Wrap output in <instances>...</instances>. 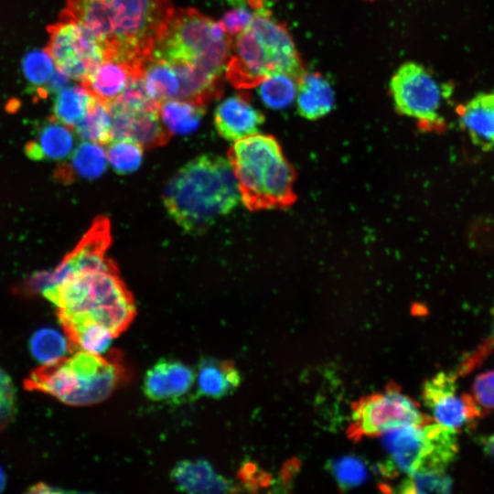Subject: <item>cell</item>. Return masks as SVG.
Masks as SVG:
<instances>
[{
	"instance_id": "obj_34",
	"label": "cell",
	"mask_w": 494,
	"mask_h": 494,
	"mask_svg": "<svg viewBox=\"0 0 494 494\" xmlns=\"http://www.w3.org/2000/svg\"><path fill=\"white\" fill-rule=\"evenodd\" d=\"M16 408V391L11 378L0 368V429L12 419Z\"/></svg>"
},
{
	"instance_id": "obj_4",
	"label": "cell",
	"mask_w": 494,
	"mask_h": 494,
	"mask_svg": "<svg viewBox=\"0 0 494 494\" xmlns=\"http://www.w3.org/2000/svg\"><path fill=\"white\" fill-rule=\"evenodd\" d=\"M227 159L248 209L285 208L294 201V171L274 136L256 133L236 140Z\"/></svg>"
},
{
	"instance_id": "obj_5",
	"label": "cell",
	"mask_w": 494,
	"mask_h": 494,
	"mask_svg": "<svg viewBox=\"0 0 494 494\" xmlns=\"http://www.w3.org/2000/svg\"><path fill=\"white\" fill-rule=\"evenodd\" d=\"M125 378L118 351L103 358L80 350L53 364L42 365L31 372L25 385L66 404L85 406L107 399Z\"/></svg>"
},
{
	"instance_id": "obj_40",
	"label": "cell",
	"mask_w": 494,
	"mask_h": 494,
	"mask_svg": "<svg viewBox=\"0 0 494 494\" xmlns=\"http://www.w3.org/2000/svg\"><path fill=\"white\" fill-rule=\"evenodd\" d=\"M370 1H372V0H370Z\"/></svg>"
},
{
	"instance_id": "obj_14",
	"label": "cell",
	"mask_w": 494,
	"mask_h": 494,
	"mask_svg": "<svg viewBox=\"0 0 494 494\" xmlns=\"http://www.w3.org/2000/svg\"><path fill=\"white\" fill-rule=\"evenodd\" d=\"M195 378V372L188 365L176 360L161 359L147 370L143 391L152 401L176 402L191 390Z\"/></svg>"
},
{
	"instance_id": "obj_15",
	"label": "cell",
	"mask_w": 494,
	"mask_h": 494,
	"mask_svg": "<svg viewBox=\"0 0 494 494\" xmlns=\"http://www.w3.org/2000/svg\"><path fill=\"white\" fill-rule=\"evenodd\" d=\"M263 122V113L251 104L244 94L233 95L222 101L214 113L216 130L228 141L258 133Z\"/></svg>"
},
{
	"instance_id": "obj_31",
	"label": "cell",
	"mask_w": 494,
	"mask_h": 494,
	"mask_svg": "<svg viewBox=\"0 0 494 494\" xmlns=\"http://www.w3.org/2000/svg\"><path fill=\"white\" fill-rule=\"evenodd\" d=\"M54 61L46 49L29 51L23 59V72L41 97H46L45 88L54 72Z\"/></svg>"
},
{
	"instance_id": "obj_21",
	"label": "cell",
	"mask_w": 494,
	"mask_h": 494,
	"mask_svg": "<svg viewBox=\"0 0 494 494\" xmlns=\"http://www.w3.org/2000/svg\"><path fill=\"white\" fill-rule=\"evenodd\" d=\"M295 102L298 113L317 120L331 112L335 94L329 81L317 72H303L297 79Z\"/></svg>"
},
{
	"instance_id": "obj_7",
	"label": "cell",
	"mask_w": 494,
	"mask_h": 494,
	"mask_svg": "<svg viewBox=\"0 0 494 494\" xmlns=\"http://www.w3.org/2000/svg\"><path fill=\"white\" fill-rule=\"evenodd\" d=\"M113 20V40L104 59L127 65L143 76L155 44L175 10L173 0H108Z\"/></svg>"
},
{
	"instance_id": "obj_37",
	"label": "cell",
	"mask_w": 494,
	"mask_h": 494,
	"mask_svg": "<svg viewBox=\"0 0 494 494\" xmlns=\"http://www.w3.org/2000/svg\"><path fill=\"white\" fill-rule=\"evenodd\" d=\"M479 444L486 455L494 457V433L479 438Z\"/></svg>"
},
{
	"instance_id": "obj_26",
	"label": "cell",
	"mask_w": 494,
	"mask_h": 494,
	"mask_svg": "<svg viewBox=\"0 0 494 494\" xmlns=\"http://www.w3.org/2000/svg\"><path fill=\"white\" fill-rule=\"evenodd\" d=\"M74 129L84 141L102 145L113 140L112 117L108 107L96 98L92 101L84 118Z\"/></svg>"
},
{
	"instance_id": "obj_27",
	"label": "cell",
	"mask_w": 494,
	"mask_h": 494,
	"mask_svg": "<svg viewBox=\"0 0 494 494\" xmlns=\"http://www.w3.org/2000/svg\"><path fill=\"white\" fill-rule=\"evenodd\" d=\"M106 152L102 145L84 141L71 153V159L66 172L83 178L92 179L100 177L107 166Z\"/></svg>"
},
{
	"instance_id": "obj_32",
	"label": "cell",
	"mask_w": 494,
	"mask_h": 494,
	"mask_svg": "<svg viewBox=\"0 0 494 494\" xmlns=\"http://www.w3.org/2000/svg\"><path fill=\"white\" fill-rule=\"evenodd\" d=\"M452 486L451 478L445 472H416L399 485L402 493L448 492Z\"/></svg>"
},
{
	"instance_id": "obj_16",
	"label": "cell",
	"mask_w": 494,
	"mask_h": 494,
	"mask_svg": "<svg viewBox=\"0 0 494 494\" xmlns=\"http://www.w3.org/2000/svg\"><path fill=\"white\" fill-rule=\"evenodd\" d=\"M458 122L473 145L494 150V91L475 94L457 108Z\"/></svg>"
},
{
	"instance_id": "obj_30",
	"label": "cell",
	"mask_w": 494,
	"mask_h": 494,
	"mask_svg": "<svg viewBox=\"0 0 494 494\" xmlns=\"http://www.w3.org/2000/svg\"><path fill=\"white\" fill-rule=\"evenodd\" d=\"M144 147L128 139H113L107 145L106 157L113 168L120 174L135 171L141 165Z\"/></svg>"
},
{
	"instance_id": "obj_17",
	"label": "cell",
	"mask_w": 494,
	"mask_h": 494,
	"mask_svg": "<svg viewBox=\"0 0 494 494\" xmlns=\"http://www.w3.org/2000/svg\"><path fill=\"white\" fill-rule=\"evenodd\" d=\"M176 489L189 493H231L238 491L234 483L219 474L206 459L177 462L170 473Z\"/></svg>"
},
{
	"instance_id": "obj_35",
	"label": "cell",
	"mask_w": 494,
	"mask_h": 494,
	"mask_svg": "<svg viewBox=\"0 0 494 494\" xmlns=\"http://www.w3.org/2000/svg\"><path fill=\"white\" fill-rule=\"evenodd\" d=\"M254 11L244 6L234 7L227 12L218 22L223 31L231 38L242 32L252 21Z\"/></svg>"
},
{
	"instance_id": "obj_12",
	"label": "cell",
	"mask_w": 494,
	"mask_h": 494,
	"mask_svg": "<svg viewBox=\"0 0 494 494\" xmlns=\"http://www.w3.org/2000/svg\"><path fill=\"white\" fill-rule=\"evenodd\" d=\"M456 376L439 372L427 380L423 389V399L437 424L457 430L476 420L482 409L472 395L456 394Z\"/></svg>"
},
{
	"instance_id": "obj_9",
	"label": "cell",
	"mask_w": 494,
	"mask_h": 494,
	"mask_svg": "<svg viewBox=\"0 0 494 494\" xmlns=\"http://www.w3.org/2000/svg\"><path fill=\"white\" fill-rule=\"evenodd\" d=\"M389 91L395 110L416 120L423 128L432 130L444 124L441 111L452 88L440 83L424 66L402 64L390 81Z\"/></svg>"
},
{
	"instance_id": "obj_39",
	"label": "cell",
	"mask_w": 494,
	"mask_h": 494,
	"mask_svg": "<svg viewBox=\"0 0 494 494\" xmlns=\"http://www.w3.org/2000/svg\"><path fill=\"white\" fill-rule=\"evenodd\" d=\"M5 483V477L4 471L0 467V491H2V489H4Z\"/></svg>"
},
{
	"instance_id": "obj_20",
	"label": "cell",
	"mask_w": 494,
	"mask_h": 494,
	"mask_svg": "<svg viewBox=\"0 0 494 494\" xmlns=\"http://www.w3.org/2000/svg\"><path fill=\"white\" fill-rule=\"evenodd\" d=\"M195 375L196 397L223 398L233 392L242 381L240 371L232 361L213 357H202Z\"/></svg>"
},
{
	"instance_id": "obj_23",
	"label": "cell",
	"mask_w": 494,
	"mask_h": 494,
	"mask_svg": "<svg viewBox=\"0 0 494 494\" xmlns=\"http://www.w3.org/2000/svg\"><path fill=\"white\" fill-rule=\"evenodd\" d=\"M143 82L147 95L157 104L176 99L179 81L174 69L163 59L151 56L143 73Z\"/></svg>"
},
{
	"instance_id": "obj_25",
	"label": "cell",
	"mask_w": 494,
	"mask_h": 494,
	"mask_svg": "<svg viewBox=\"0 0 494 494\" xmlns=\"http://www.w3.org/2000/svg\"><path fill=\"white\" fill-rule=\"evenodd\" d=\"M93 100L82 85L64 87L57 92L53 117L73 130L84 118Z\"/></svg>"
},
{
	"instance_id": "obj_6",
	"label": "cell",
	"mask_w": 494,
	"mask_h": 494,
	"mask_svg": "<svg viewBox=\"0 0 494 494\" xmlns=\"http://www.w3.org/2000/svg\"><path fill=\"white\" fill-rule=\"evenodd\" d=\"M233 38L195 8L175 9L155 44L153 57L173 68L221 77Z\"/></svg>"
},
{
	"instance_id": "obj_1",
	"label": "cell",
	"mask_w": 494,
	"mask_h": 494,
	"mask_svg": "<svg viewBox=\"0 0 494 494\" xmlns=\"http://www.w3.org/2000/svg\"><path fill=\"white\" fill-rule=\"evenodd\" d=\"M57 308L66 335L89 324L108 328L116 338L136 315L133 295L108 257L76 267L41 290Z\"/></svg>"
},
{
	"instance_id": "obj_29",
	"label": "cell",
	"mask_w": 494,
	"mask_h": 494,
	"mask_svg": "<svg viewBox=\"0 0 494 494\" xmlns=\"http://www.w3.org/2000/svg\"><path fill=\"white\" fill-rule=\"evenodd\" d=\"M69 341L58 330L44 328L31 337L30 350L42 365L53 364L67 357L70 350Z\"/></svg>"
},
{
	"instance_id": "obj_13",
	"label": "cell",
	"mask_w": 494,
	"mask_h": 494,
	"mask_svg": "<svg viewBox=\"0 0 494 494\" xmlns=\"http://www.w3.org/2000/svg\"><path fill=\"white\" fill-rule=\"evenodd\" d=\"M112 117L113 139H128L144 148L166 145L170 138L159 115V106L130 105L113 101L106 104Z\"/></svg>"
},
{
	"instance_id": "obj_18",
	"label": "cell",
	"mask_w": 494,
	"mask_h": 494,
	"mask_svg": "<svg viewBox=\"0 0 494 494\" xmlns=\"http://www.w3.org/2000/svg\"><path fill=\"white\" fill-rule=\"evenodd\" d=\"M60 19L75 21L91 31L104 51L113 44L114 27L108 0H67Z\"/></svg>"
},
{
	"instance_id": "obj_33",
	"label": "cell",
	"mask_w": 494,
	"mask_h": 494,
	"mask_svg": "<svg viewBox=\"0 0 494 494\" xmlns=\"http://www.w3.org/2000/svg\"><path fill=\"white\" fill-rule=\"evenodd\" d=\"M328 466L338 486L343 489L360 485L367 476L365 464L354 456L333 459Z\"/></svg>"
},
{
	"instance_id": "obj_22",
	"label": "cell",
	"mask_w": 494,
	"mask_h": 494,
	"mask_svg": "<svg viewBox=\"0 0 494 494\" xmlns=\"http://www.w3.org/2000/svg\"><path fill=\"white\" fill-rule=\"evenodd\" d=\"M133 77L137 76L127 65L112 59H104L81 85L94 98L108 104L124 92Z\"/></svg>"
},
{
	"instance_id": "obj_10",
	"label": "cell",
	"mask_w": 494,
	"mask_h": 494,
	"mask_svg": "<svg viewBox=\"0 0 494 494\" xmlns=\"http://www.w3.org/2000/svg\"><path fill=\"white\" fill-rule=\"evenodd\" d=\"M351 420L349 435L356 439L396 427L431 423L417 403L395 386L359 400L352 407Z\"/></svg>"
},
{
	"instance_id": "obj_8",
	"label": "cell",
	"mask_w": 494,
	"mask_h": 494,
	"mask_svg": "<svg viewBox=\"0 0 494 494\" xmlns=\"http://www.w3.org/2000/svg\"><path fill=\"white\" fill-rule=\"evenodd\" d=\"M382 441L388 459L380 470L386 477L399 472H444L458 451L456 431L439 424L389 429Z\"/></svg>"
},
{
	"instance_id": "obj_2",
	"label": "cell",
	"mask_w": 494,
	"mask_h": 494,
	"mask_svg": "<svg viewBox=\"0 0 494 494\" xmlns=\"http://www.w3.org/2000/svg\"><path fill=\"white\" fill-rule=\"evenodd\" d=\"M241 199L228 159L204 154L188 161L167 182L163 201L169 216L188 233L205 231Z\"/></svg>"
},
{
	"instance_id": "obj_19",
	"label": "cell",
	"mask_w": 494,
	"mask_h": 494,
	"mask_svg": "<svg viewBox=\"0 0 494 494\" xmlns=\"http://www.w3.org/2000/svg\"><path fill=\"white\" fill-rule=\"evenodd\" d=\"M74 145L72 129L52 116L38 129L25 152L28 158L36 161L62 160L71 155Z\"/></svg>"
},
{
	"instance_id": "obj_3",
	"label": "cell",
	"mask_w": 494,
	"mask_h": 494,
	"mask_svg": "<svg viewBox=\"0 0 494 494\" xmlns=\"http://www.w3.org/2000/svg\"><path fill=\"white\" fill-rule=\"evenodd\" d=\"M231 51L225 74L237 89L257 86L274 73H285L297 80L304 72L289 32L267 7L254 11L249 27L232 40Z\"/></svg>"
},
{
	"instance_id": "obj_11",
	"label": "cell",
	"mask_w": 494,
	"mask_h": 494,
	"mask_svg": "<svg viewBox=\"0 0 494 494\" xmlns=\"http://www.w3.org/2000/svg\"><path fill=\"white\" fill-rule=\"evenodd\" d=\"M46 50L57 69L82 82L104 59V48L94 35L81 24L60 19L48 27Z\"/></svg>"
},
{
	"instance_id": "obj_28",
	"label": "cell",
	"mask_w": 494,
	"mask_h": 494,
	"mask_svg": "<svg viewBox=\"0 0 494 494\" xmlns=\"http://www.w3.org/2000/svg\"><path fill=\"white\" fill-rule=\"evenodd\" d=\"M296 88L295 78L285 73H274L259 84L258 93L267 107L280 110L290 106L295 100Z\"/></svg>"
},
{
	"instance_id": "obj_24",
	"label": "cell",
	"mask_w": 494,
	"mask_h": 494,
	"mask_svg": "<svg viewBox=\"0 0 494 494\" xmlns=\"http://www.w3.org/2000/svg\"><path fill=\"white\" fill-rule=\"evenodd\" d=\"M205 113V106L180 99H170L159 106V115L170 134L180 135L194 132Z\"/></svg>"
},
{
	"instance_id": "obj_36",
	"label": "cell",
	"mask_w": 494,
	"mask_h": 494,
	"mask_svg": "<svg viewBox=\"0 0 494 494\" xmlns=\"http://www.w3.org/2000/svg\"><path fill=\"white\" fill-rule=\"evenodd\" d=\"M472 397L481 409H494V370L481 373L475 379Z\"/></svg>"
},
{
	"instance_id": "obj_38",
	"label": "cell",
	"mask_w": 494,
	"mask_h": 494,
	"mask_svg": "<svg viewBox=\"0 0 494 494\" xmlns=\"http://www.w3.org/2000/svg\"><path fill=\"white\" fill-rule=\"evenodd\" d=\"M233 7L244 6L247 0H221Z\"/></svg>"
}]
</instances>
